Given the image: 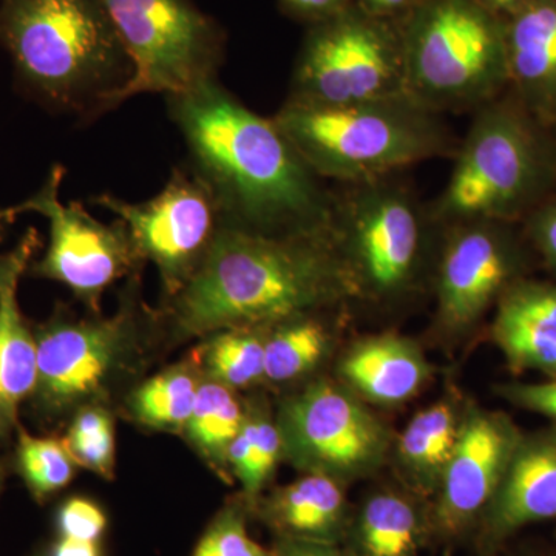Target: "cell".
<instances>
[{"label":"cell","mask_w":556,"mask_h":556,"mask_svg":"<svg viewBox=\"0 0 556 556\" xmlns=\"http://www.w3.org/2000/svg\"><path fill=\"white\" fill-rule=\"evenodd\" d=\"M249 515L252 511L247 497L225 504L208 522L190 556H274L270 548L260 546L249 535Z\"/></svg>","instance_id":"30"},{"label":"cell","mask_w":556,"mask_h":556,"mask_svg":"<svg viewBox=\"0 0 556 556\" xmlns=\"http://www.w3.org/2000/svg\"><path fill=\"white\" fill-rule=\"evenodd\" d=\"M397 21L417 104L438 115L481 109L507 86L506 21L479 0H417Z\"/></svg>","instance_id":"6"},{"label":"cell","mask_w":556,"mask_h":556,"mask_svg":"<svg viewBox=\"0 0 556 556\" xmlns=\"http://www.w3.org/2000/svg\"><path fill=\"white\" fill-rule=\"evenodd\" d=\"M408 97L397 20L350 3L308 25L288 100L316 105Z\"/></svg>","instance_id":"7"},{"label":"cell","mask_w":556,"mask_h":556,"mask_svg":"<svg viewBox=\"0 0 556 556\" xmlns=\"http://www.w3.org/2000/svg\"><path fill=\"white\" fill-rule=\"evenodd\" d=\"M134 64L121 104L142 93H182L217 79L222 27L193 0H102Z\"/></svg>","instance_id":"10"},{"label":"cell","mask_w":556,"mask_h":556,"mask_svg":"<svg viewBox=\"0 0 556 556\" xmlns=\"http://www.w3.org/2000/svg\"><path fill=\"white\" fill-rule=\"evenodd\" d=\"M485 9L493 11L497 16L507 21L521 5L522 0H479Z\"/></svg>","instance_id":"38"},{"label":"cell","mask_w":556,"mask_h":556,"mask_svg":"<svg viewBox=\"0 0 556 556\" xmlns=\"http://www.w3.org/2000/svg\"><path fill=\"white\" fill-rule=\"evenodd\" d=\"M268 329L229 328L201 339L192 356L204 378L230 390L265 382V340Z\"/></svg>","instance_id":"26"},{"label":"cell","mask_w":556,"mask_h":556,"mask_svg":"<svg viewBox=\"0 0 556 556\" xmlns=\"http://www.w3.org/2000/svg\"><path fill=\"white\" fill-rule=\"evenodd\" d=\"M247 424L251 434V473L241 496L247 497L252 506L276 473L278 463L283 459V442L276 417L270 416L260 402L247 407Z\"/></svg>","instance_id":"31"},{"label":"cell","mask_w":556,"mask_h":556,"mask_svg":"<svg viewBox=\"0 0 556 556\" xmlns=\"http://www.w3.org/2000/svg\"><path fill=\"white\" fill-rule=\"evenodd\" d=\"M369 2H371V0H350V3L361 7V9H367Z\"/></svg>","instance_id":"41"},{"label":"cell","mask_w":556,"mask_h":556,"mask_svg":"<svg viewBox=\"0 0 556 556\" xmlns=\"http://www.w3.org/2000/svg\"><path fill=\"white\" fill-rule=\"evenodd\" d=\"M556 519V424L522 434L479 521V546L493 552L519 529Z\"/></svg>","instance_id":"17"},{"label":"cell","mask_w":556,"mask_h":556,"mask_svg":"<svg viewBox=\"0 0 556 556\" xmlns=\"http://www.w3.org/2000/svg\"><path fill=\"white\" fill-rule=\"evenodd\" d=\"M91 203L127 226L139 257L159 270L166 302L195 276L225 226L214 193L190 166L174 169L159 195L142 203L113 193H100Z\"/></svg>","instance_id":"13"},{"label":"cell","mask_w":556,"mask_h":556,"mask_svg":"<svg viewBox=\"0 0 556 556\" xmlns=\"http://www.w3.org/2000/svg\"><path fill=\"white\" fill-rule=\"evenodd\" d=\"M166 98L189 166L214 193L225 226L260 233L331 229L334 197L273 118L252 112L218 79Z\"/></svg>","instance_id":"1"},{"label":"cell","mask_w":556,"mask_h":556,"mask_svg":"<svg viewBox=\"0 0 556 556\" xmlns=\"http://www.w3.org/2000/svg\"><path fill=\"white\" fill-rule=\"evenodd\" d=\"M14 219H11L9 215H7L5 207H0V243L3 241V237H5L7 228L13 223Z\"/></svg>","instance_id":"39"},{"label":"cell","mask_w":556,"mask_h":556,"mask_svg":"<svg viewBox=\"0 0 556 556\" xmlns=\"http://www.w3.org/2000/svg\"><path fill=\"white\" fill-rule=\"evenodd\" d=\"M273 119L318 178L348 186L455 156L459 146L438 113L409 97L348 105L287 100Z\"/></svg>","instance_id":"5"},{"label":"cell","mask_w":556,"mask_h":556,"mask_svg":"<svg viewBox=\"0 0 556 556\" xmlns=\"http://www.w3.org/2000/svg\"><path fill=\"white\" fill-rule=\"evenodd\" d=\"M274 556H350L345 548L338 544L313 543V541L289 540L276 538L273 548Z\"/></svg>","instance_id":"35"},{"label":"cell","mask_w":556,"mask_h":556,"mask_svg":"<svg viewBox=\"0 0 556 556\" xmlns=\"http://www.w3.org/2000/svg\"><path fill=\"white\" fill-rule=\"evenodd\" d=\"M447 233L438 266V321L460 334L514 285L518 255L500 222L455 223Z\"/></svg>","instance_id":"15"},{"label":"cell","mask_w":556,"mask_h":556,"mask_svg":"<svg viewBox=\"0 0 556 556\" xmlns=\"http://www.w3.org/2000/svg\"><path fill=\"white\" fill-rule=\"evenodd\" d=\"M497 394L508 404L546 416L556 424V379L538 383H504L497 387Z\"/></svg>","instance_id":"33"},{"label":"cell","mask_w":556,"mask_h":556,"mask_svg":"<svg viewBox=\"0 0 556 556\" xmlns=\"http://www.w3.org/2000/svg\"><path fill=\"white\" fill-rule=\"evenodd\" d=\"M280 9L305 24H316L350 5V0H278Z\"/></svg>","instance_id":"34"},{"label":"cell","mask_w":556,"mask_h":556,"mask_svg":"<svg viewBox=\"0 0 556 556\" xmlns=\"http://www.w3.org/2000/svg\"><path fill=\"white\" fill-rule=\"evenodd\" d=\"M13 460L14 470L39 504L67 489L80 468L64 438L35 437L22 424L14 437Z\"/></svg>","instance_id":"28"},{"label":"cell","mask_w":556,"mask_h":556,"mask_svg":"<svg viewBox=\"0 0 556 556\" xmlns=\"http://www.w3.org/2000/svg\"><path fill=\"white\" fill-rule=\"evenodd\" d=\"M331 332L317 313L281 321L265 340V382L291 383L306 378L328 356Z\"/></svg>","instance_id":"27"},{"label":"cell","mask_w":556,"mask_h":556,"mask_svg":"<svg viewBox=\"0 0 556 556\" xmlns=\"http://www.w3.org/2000/svg\"><path fill=\"white\" fill-rule=\"evenodd\" d=\"M40 556H104L101 541L76 540V538L58 536L38 551Z\"/></svg>","instance_id":"37"},{"label":"cell","mask_w":556,"mask_h":556,"mask_svg":"<svg viewBox=\"0 0 556 556\" xmlns=\"http://www.w3.org/2000/svg\"><path fill=\"white\" fill-rule=\"evenodd\" d=\"M521 437L504 413L467 405L455 452L428 508L431 535L457 540L479 525Z\"/></svg>","instance_id":"14"},{"label":"cell","mask_w":556,"mask_h":556,"mask_svg":"<svg viewBox=\"0 0 556 556\" xmlns=\"http://www.w3.org/2000/svg\"><path fill=\"white\" fill-rule=\"evenodd\" d=\"M109 518L104 508L86 496H72L62 501L54 514L58 536L76 540L102 541L108 530Z\"/></svg>","instance_id":"32"},{"label":"cell","mask_w":556,"mask_h":556,"mask_svg":"<svg viewBox=\"0 0 556 556\" xmlns=\"http://www.w3.org/2000/svg\"><path fill=\"white\" fill-rule=\"evenodd\" d=\"M0 47L28 97L83 119L118 108L134 76L102 0H0Z\"/></svg>","instance_id":"3"},{"label":"cell","mask_w":556,"mask_h":556,"mask_svg":"<svg viewBox=\"0 0 556 556\" xmlns=\"http://www.w3.org/2000/svg\"><path fill=\"white\" fill-rule=\"evenodd\" d=\"M40 247L38 229L28 228L13 248L0 252V448L14 441L38 375L35 329L22 314L20 288Z\"/></svg>","instance_id":"16"},{"label":"cell","mask_w":556,"mask_h":556,"mask_svg":"<svg viewBox=\"0 0 556 556\" xmlns=\"http://www.w3.org/2000/svg\"><path fill=\"white\" fill-rule=\"evenodd\" d=\"M203 378L195 358L189 356L142 380L126 397L130 419L149 430L185 433Z\"/></svg>","instance_id":"24"},{"label":"cell","mask_w":556,"mask_h":556,"mask_svg":"<svg viewBox=\"0 0 556 556\" xmlns=\"http://www.w3.org/2000/svg\"><path fill=\"white\" fill-rule=\"evenodd\" d=\"M38 345V375L28 413L38 426L60 427L89 405H105L124 383L134 382L149 361L160 311L141 299L139 274L127 280L113 316L80 317L58 303L42 324L33 325Z\"/></svg>","instance_id":"4"},{"label":"cell","mask_w":556,"mask_h":556,"mask_svg":"<svg viewBox=\"0 0 556 556\" xmlns=\"http://www.w3.org/2000/svg\"><path fill=\"white\" fill-rule=\"evenodd\" d=\"M525 110L507 102L478 109L467 137L457 146L447 188L433 208L445 225L514 217L543 177V159Z\"/></svg>","instance_id":"8"},{"label":"cell","mask_w":556,"mask_h":556,"mask_svg":"<svg viewBox=\"0 0 556 556\" xmlns=\"http://www.w3.org/2000/svg\"><path fill=\"white\" fill-rule=\"evenodd\" d=\"M356 298L332 229L260 233L223 226L203 265L160 311L177 340L269 329Z\"/></svg>","instance_id":"2"},{"label":"cell","mask_w":556,"mask_h":556,"mask_svg":"<svg viewBox=\"0 0 556 556\" xmlns=\"http://www.w3.org/2000/svg\"><path fill=\"white\" fill-rule=\"evenodd\" d=\"M7 477H9V467L0 459V496H2L3 489H5Z\"/></svg>","instance_id":"40"},{"label":"cell","mask_w":556,"mask_h":556,"mask_svg":"<svg viewBox=\"0 0 556 556\" xmlns=\"http://www.w3.org/2000/svg\"><path fill=\"white\" fill-rule=\"evenodd\" d=\"M508 84L540 126L556 124V0H522L506 21Z\"/></svg>","instance_id":"18"},{"label":"cell","mask_w":556,"mask_h":556,"mask_svg":"<svg viewBox=\"0 0 556 556\" xmlns=\"http://www.w3.org/2000/svg\"><path fill=\"white\" fill-rule=\"evenodd\" d=\"M533 239L547 262L556 268V206L536 215L533 222Z\"/></svg>","instance_id":"36"},{"label":"cell","mask_w":556,"mask_h":556,"mask_svg":"<svg viewBox=\"0 0 556 556\" xmlns=\"http://www.w3.org/2000/svg\"><path fill=\"white\" fill-rule=\"evenodd\" d=\"M430 375V364L420 348L401 336L361 340L340 362V376L348 388L375 404L409 401Z\"/></svg>","instance_id":"21"},{"label":"cell","mask_w":556,"mask_h":556,"mask_svg":"<svg viewBox=\"0 0 556 556\" xmlns=\"http://www.w3.org/2000/svg\"><path fill=\"white\" fill-rule=\"evenodd\" d=\"M65 172L62 164L51 166L42 186L5 212L11 219L36 214L49 223L46 254L33 260L27 276L56 281L90 313H101L105 291L124 278L141 274L146 263L121 219L104 225L78 201L62 203Z\"/></svg>","instance_id":"11"},{"label":"cell","mask_w":556,"mask_h":556,"mask_svg":"<svg viewBox=\"0 0 556 556\" xmlns=\"http://www.w3.org/2000/svg\"><path fill=\"white\" fill-rule=\"evenodd\" d=\"M244 417L247 407L241 404L236 391L203 378L192 415L182 434L201 459L225 481L232 478L228 452L243 427Z\"/></svg>","instance_id":"25"},{"label":"cell","mask_w":556,"mask_h":556,"mask_svg":"<svg viewBox=\"0 0 556 556\" xmlns=\"http://www.w3.org/2000/svg\"><path fill=\"white\" fill-rule=\"evenodd\" d=\"M431 535L428 510L401 493H372L351 515L345 540L350 556H420Z\"/></svg>","instance_id":"22"},{"label":"cell","mask_w":556,"mask_h":556,"mask_svg":"<svg viewBox=\"0 0 556 556\" xmlns=\"http://www.w3.org/2000/svg\"><path fill=\"white\" fill-rule=\"evenodd\" d=\"M251 511L276 538L338 546L351 521L343 484L317 473H303L268 496H260Z\"/></svg>","instance_id":"19"},{"label":"cell","mask_w":556,"mask_h":556,"mask_svg":"<svg viewBox=\"0 0 556 556\" xmlns=\"http://www.w3.org/2000/svg\"><path fill=\"white\" fill-rule=\"evenodd\" d=\"M331 229L356 298L396 299L415 285L427 223L407 189L388 178L350 185L334 199Z\"/></svg>","instance_id":"9"},{"label":"cell","mask_w":556,"mask_h":556,"mask_svg":"<svg viewBox=\"0 0 556 556\" xmlns=\"http://www.w3.org/2000/svg\"><path fill=\"white\" fill-rule=\"evenodd\" d=\"M64 442L80 468L112 481L116 470L115 417L105 405L80 408L67 424Z\"/></svg>","instance_id":"29"},{"label":"cell","mask_w":556,"mask_h":556,"mask_svg":"<svg viewBox=\"0 0 556 556\" xmlns=\"http://www.w3.org/2000/svg\"><path fill=\"white\" fill-rule=\"evenodd\" d=\"M31 556H40V555L38 554V552H36V554H33Z\"/></svg>","instance_id":"42"},{"label":"cell","mask_w":556,"mask_h":556,"mask_svg":"<svg viewBox=\"0 0 556 556\" xmlns=\"http://www.w3.org/2000/svg\"><path fill=\"white\" fill-rule=\"evenodd\" d=\"M467 405L444 397L416 413L402 431L396 459L409 485L424 496H433L459 439Z\"/></svg>","instance_id":"23"},{"label":"cell","mask_w":556,"mask_h":556,"mask_svg":"<svg viewBox=\"0 0 556 556\" xmlns=\"http://www.w3.org/2000/svg\"><path fill=\"white\" fill-rule=\"evenodd\" d=\"M492 338L515 372L556 379V287L510 285L497 300Z\"/></svg>","instance_id":"20"},{"label":"cell","mask_w":556,"mask_h":556,"mask_svg":"<svg viewBox=\"0 0 556 556\" xmlns=\"http://www.w3.org/2000/svg\"><path fill=\"white\" fill-rule=\"evenodd\" d=\"M276 422L283 459L302 473L340 484L369 477L390 455L393 438L353 390L316 379L285 397Z\"/></svg>","instance_id":"12"}]
</instances>
